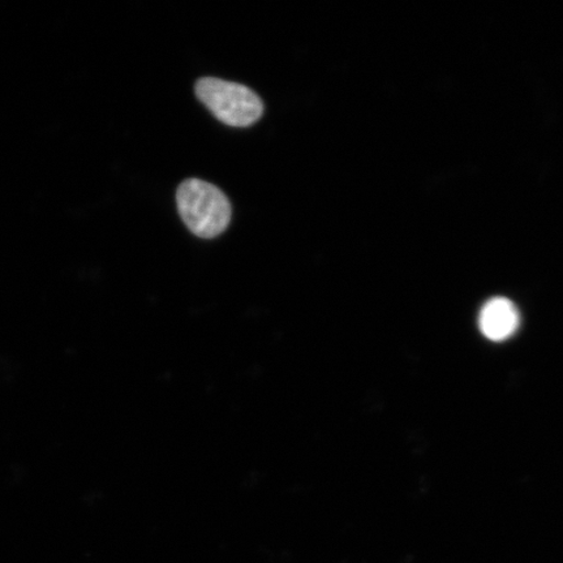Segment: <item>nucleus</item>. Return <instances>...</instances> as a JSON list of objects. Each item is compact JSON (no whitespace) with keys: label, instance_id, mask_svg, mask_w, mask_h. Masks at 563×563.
I'll return each instance as SVG.
<instances>
[{"label":"nucleus","instance_id":"f257e3e1","mask_svg":"<svg viewBox=\"0 0 563 563\" xmlns=\"http://www.w3.org/2000/svg\"><path fill=\"white\" fill-rule=\"evenodd\" d=\"M183 222L201 239L220 236L231 222V203L220 188L201 179H187L176 191Z\"/></svg>","mask_w":563,"mask_h":563},{"label":"nucleus","instance_id":"f03ea898","mask_svg":"<svg viewBox=\"0 0 563 563\" xmlns=\"http://www.w3.org/2000/svg\"><path fill=\"white\" fill-rule=\"evenodd\" d=\"M196 96L224 124L250 126L264 114V103L255 91L242 84L202 77L196 82Z\"/></svg>","mask_w":563,"mask_h":563},{"label":"nucleus","instance_id":"7ed1b4c3","mask_svg":"<svg viewBox=\"0 0 563 563\" xmlns=\"http://www.w3.org/2000/svg\"><path fill=\"white\" fill-rule=\"evenodd\" d=\"M519 327V313L516 306L505 298L492 299L481 313V329L490 341L508 340Z\"/></svg>","mask_w":563,"mask_h":563}]
</instances>
